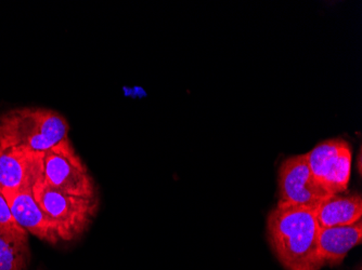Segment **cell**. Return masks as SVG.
I'll return each instance as SVG.
<instances>
[{
  "instance_id": "obj_2",
  "label": "cell",
  "mask_w": 362,
  "mask_h": 270,
  "mask_svg": "<svg viewBox=\"0 0 362 270\" xmlns=\"http://www.w3.org/2000/svg\"><path fill=\"white\" fill-rule=\"evenodd\" d=\"M70 125L58 111L24 107L0 116V145L46 153L69 137Z\"/></svg>"
},
{
  "instance_id": "obj_4",
  "label": "cell",
  "mask_w": 362,
  "mask_h": 270,
  "mask_svg": "<svg viewBox=\"0 0 362 270\" xmlns=\"http://www.w3.org/2000/svg\"><path fill=\"white\" fill-rule=\"evenodd\" d=\"M44 180L52 188L83 198L98 199L95 180L70 139L49 149L44 156Z\"/></svg>"
},
{
  "instance_id": "obj_9",
  "label": "cell",
  "mask_w": 362,
  "mask_h": 270,
  "mask_svg": "<svg viewBox=\"0 0 362 270\" xmlns=\"http://www.w3.org/2000/svg\"><path fill=\"white\" fill-rule=\"evenodd\" d=\"M361 241L362 221L345 226L323 227L319 233V259L322 266L339 265Z\"/></svg>"
},
{
  "instance_id": "obj_1",
  "label": "cell",
  "mask_w": 362,
  "mask_h": 270,
  "mask_svg": "<svg viewBox=\"0 0 362 270\" xmlns=\"http://www.w3.org/2000/svg\"><path fill=\"white\" fill-rule=\"evenodd\" d=\"M320 225L313 209L279 204L268 215L270 247L286 270H319Z\"/></svg>"
},
{
  "instance_id": "obj_11",
  "label": "cell",
  "mask_w": 362,
  "mask_h": 270,
  "mask_svg": "<svg viewBox=\"0 0 362 270\" xmlns=\"http://www.w3.org/2000/svg\"><path fill=\"white\" fill-rule=\"evenodd\" d=\"M30 259L28 231L0 224V270H28Z\"/></svg>"
},
{
  "instance_id": "obj_10",
  "label": "cell",
  "mask_w": 362,
  "mask_h": 270,
  "mask_svg": "<svg viewBox=\"0 0 362 270\" xmlns=\"http://www.w3.org/2000/svg\"><path fill=\"white\" fill-rule=\"evenodd\" d=\"M315 212L321 228L355 224L362 221L361 195H332L325 199Z\"/></svg>"
},
{
  "instance_id": "obj_6",
  "label": "cell",
  "mask_w": 362,
  "mask_h": 270,
  "mask_svg": "<svg viewBox=\"0 0 362 270\" xmlns=\"http://www.w3.org/2000/svg\"><path fill=\"white\" fill-rule=\"evenodd\" d=\"M311 173L333 195L349 188L353 153L347 142L329 140L318 144L306 154Z\"/></svg>"
},
{
  "instance_id": "obj_5",
  "label": "cell",
  "mask_w": 362,
  "mask_h": 270,
  "mask_svg": "<svg viewBox=\"0 0 362 270\" xmlns=\"http://www.w3.org/2000/svg\"><path fill=\"white\" fill-rule=\"evenodd\" d=\"M332 195L311 173L306 154L293 156L282 162L279 168V204L316 210Z\"/></svg>"
},
{
  "instance_id": "obj_3",
  "label": "cell",
  "mask_w": 362,
  "mask_h": 270,
  "mask_svg": "<svg viewBox=\"0 0 362 270\" xmlns=\"http://www.w3.org/2000/svg\"><path fill=\"white\" fill-rule=\"evenodd\" d=\"M32 192L40 208L56 224L61 241L81 237L88 229L99 208V199L65 194L44 180L36 183Z\"/></svg>"
},
{
  "instance_id": "obj_7",
  "label": "cell",
  "mask_w": 362,
  "mask_h": 270,
  "mask_svg": "<svg viewBox=\"0 0 362 270\" xmlns=\"http://www.w3.org/2000/svg\"><path fill=\"white\" fill-rule=\"evenodd\" d=\"M45 153L0 145L1 190H32L44 180Z\"/></svg>"
},
{
  "instance_id": "obj_8",
  "label": "cell",
  "mask_w": 362,
  "mask_h": 270,
  "mask_svg": "<svg viewBox=\"0 0 362 270\" xmlns=\"http://www.w3.org/2000/svg\"><path fill=\"white\" fill-rule=\"evenodd\" d=\"M3 194L12 217L21 228L50 245L61 241L56 224L40 208L32 190H3Z\"/></svg>"
},
{
  "instance_id": "obj_12",
  "label": "cell",
  "mask_w": 362,
  "mask_h": 270,
  "mask_svg": "<svg viewBox=\"0 0 362 270\" xmlns=\"http://www.w3.org/2000/svg\"><path fill=\"white\" fill-rule=\"evenodd\" d=\"M0 224L6 225V226L16 227V228H21L19 225L16 224L11 212H10L9 206H8L7 200L3 194V190L0 188Z\"/></svg>"
}]
</instances>
